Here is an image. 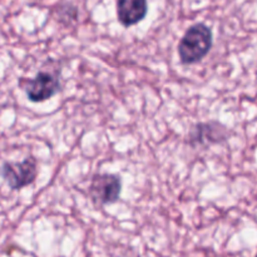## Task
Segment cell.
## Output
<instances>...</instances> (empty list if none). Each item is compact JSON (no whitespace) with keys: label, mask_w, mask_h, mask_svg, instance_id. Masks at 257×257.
<instances>
[{"label":"cell","mask_w":257,"mask_h":257,"mask_svg":"<svg viewBox=\"0 0 257 257\" xmlns=\"http://www.w3.org/2000/svg\"><path fill=\"white\" fill-rule=\"evenodd\" d=\"M212 44L213 33L210 27L203 23L191 25L178 44L181 63L191 65L201 62L210 53Z\"/></svg>","instance_id":"1"},{"label":"cell","mask_w":257,"mask_h":257,"mask_svg":"<svg viewBox=\"0 0 257 257\" xmlns=\"http://www.w3.org/2000/svg\"><path fill=\"white\" fill-rule=\"evenodd\" d=\"M22 85L30 102L42 103L59 92L60 78L57 73L39 72L32 79H23Z\"/></svg>","instance_id":"2"},{"label":"cell","mask_w":257,"mask_h":257,"mask_svg":"<svg viewBox=\"0 0 257 257\" xmlns=\"http://www.w3.org/2000/svg\"><path fill=\"white\" fill-rule=\"evenodd\" d=\"M0 175L12 190H22L32 185L37 178V160L28 157L20 162H5L0 168Z\"/></svg>","instance_id":"3"},{"label":"cell","mask_w":257,"mask_h":257,"mask_svg":"<svg viewBox=\"0 0 257 257\" xmlns=\"http://www.w3.org/2000/svg\"><path fill=\"white\" fill-rule=\"evenodd\" d=\"M93 202L98 205L115 203L122 193V180L119 176L112 173H100L93 177L89 188Z\"/></svg>","instance_id":"4"},{"label":"cell","mask_w":257,"mask_h":257,"mask_svg":"<svg viewBox=\"0 0 257 257\" xmlns=\"http://www.w3.org/2000/svg\"><path fill=\"white\" fill-rule=\"evenodd\" d=\"M147 0H118L117 17L125 28L142 22L147 15Z\"/></svg>","instance_id":"5"}]
</instances>
